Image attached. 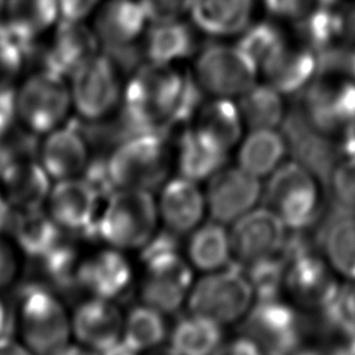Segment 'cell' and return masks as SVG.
<instances>
[{"instance_id":"6da1fadb","label":"cell","mask_w":355,"mask_h":355,"mask_svg":"<svg viewBox=\"0 0 355 355\" xmlns=\"http://www.w3.org/2000/svg\"><path fill=\"white\" fill-rule=\"evenodd\" d=\"M201 87L172 64L147 62L122 92L119 123L126 137L141 132L165 133L200 108Z\"/></svg>"},{"instance_id":"7a4b0ae2","label":"cell","mask_w":355,"mask_h":355,"mask_svg":"<svg viewBox=\"0 0 355 355\" xmlns=\"http://www.w3.org/2000/svg\"><path fill=\"white\" fill-rule=\"evenodd\" d=\"M12 331L36 355H53L72 337L71 312L58 291L36 280L21 284L12 301Z\"/></svg>"},{"instance_id":"3957f363","label":"cell","mask_w":355,"mask_h":355,"mask_svg":"<svg viewBox=\"0 0 355 355\" xmlns=\"http://www.w3.org/2000/svg\"><path fill=\"white\" fill-rule=\"evenodd\" d=\"M144 275L140 284L143 304L173 313L182 308L193 287V270L178 251V234L157 232L141 248Z\"/></svg>"},{"instance_id":"277c9868","label":"cell","mask_w":355,"mask_h":355,"mask_svg":"<svg viewBox=\"0 0 355 355\" xmlns=\"http://www.w3.org/2000/svg\"><path fill=\"white\" fill-rule=\"evenodd\" d=\"M158 220L153 191L119 189L104 200L92 237L122 251L141 250L158 232Z\"/></svg>"},{"instance_id":"5b68a950","label":"cell","mask_w":355,"mask_h":355,"mask_svg":"<svg viewBox=\"0 0 355 355\" xmlns=\"http://www.w3.org/2000/svg\"><path fill=\"white\" fill-rule=\"evenodd\" d=\"M171 159L166 135L159 132L132 135L115 144L110 155L105 157L115 190L154 191L168 180Z\"/></svg>"},{"instance_id":"8992f818","label":"cell","mask_w":355,"mask_h":355,"mask_svg":"<svg viewBox=\"0 0 355 355\" xmlns=\"http://www.w3.org/2000/svg\"><path fill=\"white\" fill-rule=\"evenodd\" d=\"M322 183L298 161L283 162L262 189V204L270 209L288 230L302 232L322 212Z\"/></svg>"},{"instance_id":"52a82bcc","label":"cell","mask_w":355,"mask_h":355,"mask_svg":"<svg viewBox=\"0 0 355 355\" xmlns=\"http://www.w3.org/2000/svg\"><path fill=\"white\" fill-rule=\"evenodd\" d=\"M19 123L33 136L42 137L67 122L72 108L71 87L65 75L51 69H36L15 89Z\"/></svg>"},{"instance_id":"ba28073f","label":"cell","mask_w":355,"mask_h":355,"mask_svg":"<svg viewBox=\"0 0 355 355\" xmlns=\"http://www.w3.org/2000/svg\"><path fill=\"white\" fill-rule=\"evenodd\" d=\"M186 302L190 313L225 326L244 319L255 302V293L243 268L230 263L193 283Z\"/></svg>"},{"instance_id":"9c48e42d","label":"cell","mask_w":355,"mask_h":355,"mask_svg":"<svg viewBox=\"0 0 355 355\" xmlns=\"http://www.w3.org/2000/svg\"><path fill=\"white\" fill-rule=\"evenodd\" d=\"M300 111L316 132L340 143L355 135V83L319 73L306 87Z\"/></svg>"},{"instance_id":"30bf717a","label":"cell","mask_w":355,"mask_h":355,"mask_svg":"<svg viewBox=\"0 0 355 355\" xmlns=\"http://www.w3.org/2000/svg\"><path fill=\"white\" fill-rule=\"evenodd\" d=\"M284 252L287 265L283 279V290L300 306L323 311L337 297L340 283L337 273L326 262L323 255L311 251L305 244H291L287 239Z\"/></svg>"},{"instance_id":"8fae6325","label":"cell","mask_w":355,"mask_h":355,"mask_svg":"<svg viewBox=\"0 0 355 355\" xmlns=\"http://www.w3.org/2000/svg\"><path fill=\"white\" fill-rule=\"evenodd\" d=\"M116 62L108 54L97 53L71 75L72 108L86 122L107 118L122 98Z\"/></svg>"},{"instance_id":"7c38bea8","label":"cell","mask_w":355,"mask_h":355,"mask_svg":"<svg viewBox=\"0 0 355 355\" xmlns=\"http://www.w3.org/2000/svg\"><path fill=\"white\" fill-rule=\"evenodd\" d=\"M258 71V64L237 44H209L200 51L194 64L201 90L226 98L239 97L255 85Z\"/></svg>"},{"instance_id":"4fadbf2b","label":"cell","mask_w":355,"mask_h":355,"mask_svg":"<svg viewBox=\"0 0 355 355\" xmlns=\"http://www.w3.org/2000/svg\"><path fill=\"white\" fill-rule=\"evenodd\" d=\"M241 330L265 355H276L302 344V319L279 297L255 300L243 319Z\"/></svg>"},{"instance_id":"5bb4252c","label":"cell","mask_w":355,"mask_h":355,"mask_svg":"<svg viewBox=\"0 0 355 355\" xmlns=\"http://www.w3.org/2000/svg\"><path fill=\"white\" fill-rule=\"evenodd\" d=\"M284 223L266 207L251 209L232 223L230 245L234 265L245 268L284 251L288 233Z\"/></svg>"},{"instance_id":"9a60e30c","label":"cell","mask_w":355,"mask_h":355,"mask_svg":"<svg viewBox=\"0 0 355 355\" xmlns=\"http://www.w3.org/2000/svg\"><path fill=\"white\" fill-rule=\"evenodd\" d=\"M103 197L82 176L53 182L44 211L65 233L92 237Z\"/></svg>"},{"instance_id":"2e32d148","label":"cell","mask_w":355,"mask_h":355,"mask_svg":"<svg viewBox=\"0 0 355 355\" xmlns=\"http://www.w3.org/2000/svg\"><path fill=\"white\" fill-rule=\"evenodd\" d=\"M262 197L259 178L240 166H223L208 179L205 201L212 220L232 225L251 209Z\"/></svg>"},{"instance_id":"e0dca14e","label":"cell","mask_w":355,"mask_h":355,"mask_svg":"<svg viewBox=\"0 0 355 355\" xmlns=\"http://www.w3.org/2000/svg\"><path fill=\"white\" fill-rule=\"evenodd\" d=\"M147 17L139 0H108L98 6L93 31L110 57H119V67L126 64V53L143 35Z\"/></svg>"},{"instance_id":"ac0fdd59","label":"cell","mask_w":355,"mask_h":355,"mask_svg":"<svg viewBox=\"0 0 355 355\" xmlns=\"http://www.w3.org/2000/svg\"><path fill=\"white\" fill-rule=\"evenodd\" d=\"M36 159L53 182L82 176L90 161L87 137L80 126L65 122L42 136Z\"/></svg>"},{"instance_id":"d6986e66","label":"cell","mask_w":355,"mask_h":355,"mask_svg":"<svg viewBox=\"0 0 355 355\" xmlns=\"http://www.w3.org/2000/svg\"><path fill=\"white\" fill-rule=\"evenodd\" d=\"M132 279V265L122 250L107 247L80 258L76 288L90 297L115 301L126 294Z\"/></svg>"},{"instance_id":"ffe728a7","label":"cell","mask_w":355,"mask_h":355,"mask_svg":"<svg viewBox=\"0 0 355 355\" xmlns=\"http://www.w3.org/2000/svg\"><path fill=\"white\" fill-rule=\"evenodd\" d=\"M123 319L114 301L89 297L71 312L72 336L93 354H101L121 341Z\"/></svg>"},{"instance_id":"44dd1931","label":"cell","mask_w":355,"mask_h":355,"mask_svg":"<svg viewBox=\"0 0 355 355\" xmlns=\"http://www.w3.org/2000/svg\"><path fill=\"white\" fill-rule=\"evenodd\" d=\"M157 207L165 229L179 236L200 226L207 211V201L197 182L179 175L161 186Z\"/></svg>"},{"instance_id":"7402d4cb","label":"cell","mask_w":355,"mask_h":355,"mask_svg":"<svg viewBox=\"0 0 355 355\" xmlns=\"http://www.w3.org/2000/svg\"><path fill=\"white\" fill-rule=\"evenodd\" d=\"M266 82L283 94L304 90L319 75L318 54L304 44L284 42L259 67Z\"/></svg>"},{"instance_id":"603a6c76","label":"cell","mask_w":355,"mask_h":355,"mask_svg":"<svg viewBox=\"0 0 355 355\" xmlns=\"http://www.w3.org/2000/svg\"><path fill=\"white\" fill-rule=\"evenodd\" d=\"M100 42L93 31L79 21L58 19L51 43L46 49L47 68L69 76L89 58L96 55Z\"/></svg>"},{"instance_id":"cb8c5ba5","label":"cell","mask_w":355,"mask_h":355,"mask_svg":"<svg viewBox=\"0 0 355 355\" xmlns=\"http://www.w3.org/2000/svg\"><path fill=\"white\" fill-rule=\"evenodd\" d=\"M53 180L36 157L24 158L10 165L0 178V193L15 211L44 207Z\"/></svg>"},{"instance_id":"d4e9b609","label":"cell","mask_w":355,"mask_h":355,"mask_svg":"<svg viewBox=\"0 0 355 355\" xmlns=\"http://www.w3.org/2000/svg\"><path fill=\"white\" fill-rule=\"evenodd\" d=\"M318 243L337 276L355 280V212L334 207L318 233Z\"/></svg>"},{"instance_id":"484cf974","label":"cell","mask_w":355,"mask_h":355,"mask_svg":"<svg viewBox=\"0 0 355 355\" xmlns=\"http://www.w3.org/2000/svg\"><path fill=\"white\" fill-rule=\"evenodd\" d=\"M204 139L229 153L241 139L244 122L237 103L226 97L200 105L191 126Z\"/></svg>"},{"instance_id":"4316f807","label":"cell","mask_w":355,"mask_h":355,"mask_svg":"<svg viewBox=\"0 0 355 355\" xmlns=\"http://www.w3.org/2000/svg\"><path fill=\"white\" fill-rule=\"evenodd\" d=\"M252 11L254 0H193L189 14L200 31L220 37L241 33Z\"/></svg>"},{"instance_id":"83f0119b","label":"cell","mask_w":355,"mask_h":355,"mask_svg":"<svg viewBox=\"0 0 355 355\" xmlns=\"http://www.w3.org/2000/svg\"><path fill=\"white\" fill-rule=\"evenodd\" d=\"M65 234L44 208L17 211L8 233L22 255L31 261L43 257Z\"/></svg>"},{"instance_id":"f1b7e54d","label":"cell","mask_w":355,"mask_h":355,"mask_svg":"<svg viewBox=\"0 0 355 355\" xmlns=\"http://www.w3.org/2000/svg\"><path fill=\"white\" fill-rule=\"evenodd\" d=\"M288 151L283 133L276 129H251L237 151V166L257 178L270 176Z\"/></svg>"},{"instance_id":"f546056e","label":"cell","mask_w":355,"mask_h":355,"mask_svg":"<svg viewBox=\"0 0 355 355\" xmlns=\"http://www.w3.org/2000/svg\"><path fill=\"white\" fill-rule=\"evenodd\" d=\"M60 19L58 0H4L1 24L19 40L32 42Z\"/></svg>"},{"instance_id":"4dcf8cb0","label":"cell","mask_w":355,"mask_h":355,"mask_svg":"<svg viewBox=\"0 0 355 355\" xmlns=\"http://www.w3.org/2000/svg\"><path fill=\"white\" fill-rule=\"evenodd\" d=\"M227 155L229 153L189 128L180 135L178 143L176 165L179 175L197 183L208 180L226 165Z\"/></svg>"},{"instance_id":"1f68e13d","label":"cell","mask_w":355,"mask_h":355,"mask_svg":"<svg viewBox=\"0 0 355 355\" xmlns=\"http://www.w3.org/2000/svg\"><path fill=\"white\" fill-rule=\"evenodd\" d=\"M187 257L194 268L207 273L229 266L233 262L229 230L216 220L197 226L189 239Z\"/></svg>"},{"instance_id":"d6a6232c","label":"cell","mask_w":355,"mask_h":355,"mask_svg":"<svg viewBox=\"0 0 355 355\" xmlns=\"http://www.w3.org/2000/svg\"><path fill=\"white\" fill-rule=\"evenodd\" d=\"M193 29L179 21L151 24L144 37V55L148 62L173 64L194 51Z\"/></svg>"},{"instance_id":"836d02e7","label":"cell","mask_w":355,"mask_h":355,"mask_svg":"<svg viewBox=\"0 0 355 355\" xmlns=\"http://www.w3.org/2000/svg\"><path fill=\"white\" fill-rule=\"evenodd\" d=\"M222 343V324L197 313L189 312L171 331V347L179 355H214Z\"/></svg>"},{"instance_id":"e575fe53","label":"cell","mask_w":355,"mask_h":355,"mask_svg":"<svg viewBox=\"0 0 355 355\" xmlns=\"http://www.w3.org/2000/svg\"><path fill=\"white\" fill-rule=\"evenodd\" d=\"M239 110L244 126L251 129H276L286 118L283 93L270 83H255L239 96Z\"/></svg>"},{"instance_id":"d590c367","label":"cell","mask_w":355,"mask_h":355,"mask_svg":"<svg viewBox=\"0 0 355 355\" xmlns=\"http://www.w3.org/2000/svg\"><path fill=\"white\" fill-rule=\"evenodd\" d=\"M166 333L164 313L146 304L132 308L123 319L122 341L140 355L159 347Z\"/></svg>"},{"instance_id":"8d00e7d4","label":"cell","mask_w":355,"mask_h":355,"mask_svg":"<svg viewBox=\"0 0 355 355\" xmlns=\"http://www.w3.org/2000/svg\"><path fill=\"white\" fill-rule=\"evenodd\" d=\"M82 255L75 243L67 239V234L43 257L33 261L43 279L40 282L54 290L76 288V272Z\"/></svg>"},{"instance_id":"74e56055","label":"cell","mask_w":355,"mask_h":355,"mask_svg":"<svg viewBox=\"0 0 355 355\" xmlns=\"http://www.w3.org/2000/svg\"><path fill=\"white\" fill-rule=\"evenodd\" d=\"M326 327L347 345L355 343V280L340 287L334 301L320 311Z\"/></svg>"},{"instance_id":"f35d334b","label":"cell","mask_w":355,"mask_h":355,"mask_svg":"<svg viewBox=\"0 0 355 355\" xmlns=\"http://www.w3.org/2000/svg\"><path fill=\"white\" fill-rule=\"evenodd\" d=\"M286 265L287 255L283 251L279 255L254 262L243 269L254 288L255 300H268L279 297L280 291L283 290Z\"/></svg>"},{"instance_id":"ab89813d","label":"cell","mask_w":355,"mask_h":355,"mask_svg":"<svg viewBox=\"0 0 355 355\" xmlns=\"http://www.w3.org/2000/svg\"><path fill=\"white\" fill-rule=\"evenodd\" d=\"M284 42V33L276 25L270 22H258L255 25H248L241 32V37L236 44L243 49L258 67H261V64Z\"/></svg>"},{"instance_id":"60d3db41","label":"cell","mask_w":355,"mask_h":355,"mask_svg":"<svg viewBox=\"0 0 355 355\" xmlns=\"http://www.w3.org/2000/svg\"><path fill=\"white\" fill-rule=\"evenodd\" d=\"M327 187L334 207L355 212V153L338 161L329 178Z\"/></svg>"},{"instance_id":"b9f144b4","label":"cell","mask_w":355,"mask_h":355,"mask_svg":"<svg viewBox=\"0 0 355 355\" xmlns=\"http://www.w3.org/2000/svg\"><path fill=\"white\" fill-rule=\"evenodd\" d=\"M25 257L10 236L0 234V293L14 287L24 270Z\"/></svg>"},{"instance_id":"7bdbcfd3","label":"cell","mask_w":355,"mask_h":355,"mask_svg":"<svg viewBox=\"0 0 355 355\" xmlns=\"http://www.w3.org/2000/svg\"><path fill=\"white\" fill-rule=\"evenodd\" d=\"M151 24L179 21L190 12L193 0H139Z\"/></svg>"},{"instance_id":"ee69618b","label":"cell","mask_w":355,"mask_h":355,"mask_svg":"<svg viewBox=\"0 0 355 355\" xmlns=\"http://www.w3.org/2000/svg\"><path fill=\"white\" fill-rule=\"evenodd\" d=\"M266 10L282 19L298 22L308 15L318 4V0H263Z\"/></svg>"},{"instance_id":"f6af8a7d","label":"cell","mask_w":355,"mask_h":355,"mask_svg":"<svg viewBox=\"0 0 355 355\" xmlns=\"http://www.w3.org/2000/svg\"><path fill=\"white\" fill-rule=\"evenodd\" d=\"M101 0H58L61 19L85 21L100 6Z\"/></svg>"},{"instance_id":"bcb514c9","label":"cell","mask_w":355,"mask_h":355,"mask_svg":"<svg viewBox=\"0 0 355 355\" xmlns=\"http://www.w3.org/2000/svg\"><path fill=\"white\" fill-rule=\"evenodd\" d=\"M214 355H265V352L251 338L240 336L227 343H222Z\"/></svg>"},{"instance_id":"7dc6e473","label":"cell","mask_w":355,"mask_h":355,"mask_svg":"<svg viewBox=\"0 0 355 355\" xmlns=\"http://www.w3.org/2000/svg\"><path fill=\"white\" fill-rule=\"evenodd\" d=\"M0 355H36L17 337L6 336L0 338Z\"/></svg>"},{"instance_id":"c3c4849f","label":"cell","mask_w":355,"mask_h":355,"mask_svg":"<svg viewBox=\"0 0 355 355\" xmlns=\"http://www.w3.org/2000/svg\"><path fill=\"white\" fill-rule=\"evenodd\" d=\"M12 334V302L0 293V338Z\"/></svg>"},{"instance_id":"681fc988","label":"cell","mask_w":355,"mask_h":355,"mask_svg":"<svg viewBox=\"0 0 355 355\" xmlns=\"http://www.w3.org/2000/svg\"><path fill=\"white\" fill-rule=\"evenodd\" d=\"M15 212L17 211L11 207L7 198L0 193V234L8 236L15 218Z\"/></svg>"},{"instance_id":"f907efd6","label":"cell","mask_w":355,"mask_h":355,"mask_svg":"<svg viewBox=\"0 0 355 355\" xmlns=\"http://www.w3.org/2000/svg\"><path fill=\"white\" fill-rule=\"evenodd\" d=\"M53 355H94V354L90 349L85 348L83 345L69 341L68 344H65L64 347L57 349Z\"/></svg>"},{"instance_id":"816d5d0a","label":"cell","mask_w":355,"mask_h":355,"mask_svg":"<svg viewBox=\"0 0 355 355\" xmlns=\"http://www.w3.org/2000/svg\"><path fill=\"white\" fill-rule=\"evenodd\" d=\"M141 355H179V354L169 345V347H157V348L150 349Z\"/></svg>"},{"instance_id":"f5cc1de1","label":"cell","mask_w":355,"mask_h":355,"mask_svg":"<svg viewBox=\"0 0 355 355\" xmlns=\"http://www.w3.org/2000/svg\"><path fill=\"white\" fill-rule=\"evenodd\" d=\"M318 1L323 6H330V7H333L336 3H338V0H318Z\"/></svg>"},{"instance_id":"db71d44e","label":"cell","mask_w":355,"mask_h":355,"mask_svg":"<svg viewBox=\"0 0 355 355\" xmlns=\"http://www.w3.org/2000/svg\"><path fill=\"white\" fill-rule=\"evenodd\" d=\"M354 355H355V352H354Z\"/></svg>"},{"instance_id":"11a10c76","label":"cell","mask_w":355,"mask_h":355,"mask_svg":"<svg viewBox=\"0 0 355 355\" xmlns=\"http://www.w3.org/2000/svg\"><path fill=\"white\" fill-rule=\"evenodd\" d=\"M94 355H96V354H94Z\"/></svg>"}]
</instances>
